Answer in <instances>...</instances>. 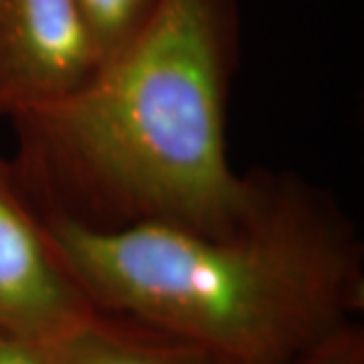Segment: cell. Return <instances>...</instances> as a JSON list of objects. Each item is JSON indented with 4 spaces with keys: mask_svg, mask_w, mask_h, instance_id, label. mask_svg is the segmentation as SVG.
<instances>
[{
    "mask_svg": "<svg viewBox=\"0 0 364 364\" xmlns=\"http://www.w3.org/2000/svg\"><path fill=\"white\" fill-rule=\"evenodd\" d=\"M239 57L237 0H166L87 83L11 119L31 203L90 231H233L257 193V168L239 174L227 146Z\"/></svg>",
    "mask_w": 364,
    "mask_h": 364,
    "instance_id": "obj_1",
    "label": "cell"
},
{
    "mask_svg": "<svg viewBox=\"0 0 364 364\" xmlns=\"http://www.w3.org/2000/svg\"><path fill=\"white\" fill-rule=\"evenodd\" d=\"M43 219L93 308L166 328L231 364L294 363L364 310L356 223L294 172L257 168L253 207L229 233Z\"/></svg>",
    "mask_w": 364,
    "mask_h": 364,
    "instance_id": "obj_2",
    "label": "cell"
},
{
    "mask_svg": "<svg viewBox=\"0 0 364 364\" xmlns=\"http://www.w3.org/2000/svg\"><path fill=\"white\" fill-rule=\"evenodd\" d=\"M93 310L11 160L0 158V330L45 344Z\"/></svg>",
    "mask_w": 364,
    "mask_h": 364,
    "instance_id": "obj_3",
    "label": "cell"
},
{
    "mask_svg": "<svg viewBox=\"0 0 364 364\" xmlns=\"http://www.w3.org/2000/svg\"><path fill=\"white\" fill-rule=\"evenodd\" d=\"M100 63L75 0H0V119L65 97Z\"/></svg>",
    "mask_w": 364,
    "mask_h": 364,
    "instance_id": "obj_4",
    "label": "cell"
},
{
    "mask_svg": "<svg viewBox=\"0 0 364 364\" xmlns=\"http://www.w3.org/2000/svg\"><path fill=\"white\" fill-rule=\"evenodd\" d=\"M45 348L49 364H231L166 328L97 308Z\"/></svg>",
    "mask_w": 364,
    "mask_h": 364,
    "instance_id": "obj_5",
    "label": "cell"
},
{
    "mask_svg": "<svg viewBox=\"0 0 364 364\" xmlns=\"http://www.w3.org/2000/svg\"><path fill=\"white\" fill-rule=\"evenodd\" d=\"M104 63L142 33L166 0H75Z\"/></svg>",
    "mask_w": 364,
    "mask_h": 364,
    "instance_id": "obj_6",
    "label": "cell"
},
{
    "mask_svg": "<svg viewBox=\"0 0 364 364\" xmlns=\"http://www.w3.org/2000/svg\"><path fill=\"white\" fill-rule=\"evenodd\" d=\"M289 364H364V328L358 322L348 326Z\"/></svg>",
    "mask_w": 364,
    "mask_h": 364,
    "instance_id": "obj_7",
    "label": "cell"
},
{
    "mask_svg": "<svg viewBox=\"0 0 364 364\" xmlns=\"http://www.w3.org/2000/svg\"><path fill=\"white\" fill-rule=\"evenodd\" d=\"M0 364H49V356L43 342L0 330Z\"/></svg>",
    "mask_w": 364,
    "mask_h": 364,
    "instance_id": "obj_8",
    "label": "cell"
}]
</instances>
